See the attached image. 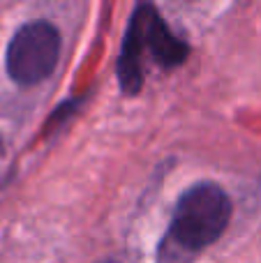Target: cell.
Instances as JSON below:
<instances>
[{
  "label": "cell",
  "instance_id": "6da1fadb",
  "mask_svg": "<svg viewBox=\"0 0 261 263\" xmlns=\"http://www.w3.org/2000/svg\"><path fill=\"white\" fill-rule=\"evenodd\" d=\"M143 53L160 67H178L188 60L190 46L169 30L155 5H139L129 16L118 58V81L125 95H137L143 86Z\"/></svg>",
  "mask_w": 261,
  "mask_h": 263
},
{
  "label": "cell",
  "instance_id": "7a4b0ae2",
  "mask_svg": "<svg viewBox=\"0 0 261 263\" xmlns=\"http://www.w3.org/2000/svg\"><path fill=\"white\" fill-rule=\"evenodd\" d=\"M231 201L215 182H199L178 199L166 233L171 256H190L211 247L227 231L231 219Z\"/></svg>",
  "mask_w": 261,
  "mask_h": 263
},
{
  "label": "cell",
  "instance_id": "3957f363",
  "mask_svg": "<svg viewBox=\"0 0 261 263\" xmlns=\"http://www.w3.org/2000/svg\"><path fill=\"white\" fill-rule=\"evenodd\" d=\"M60 58V32L49 21H30L7 46V74L18 86H37L53 74Z\"/></svg>",
  "mask_w": 261,
  "mask_h": 263
},
{
  "label": "cell",
  "instance_id": "277c9868",
  "mask_svg": "<svg viewBox=\"0 0 261 263\" xmlns=\"http://www.w3.org/2000/svg\"><path fill=\"white\" fill-rule=\"evenodd\" d=\"M100 263H118V261H100Z\"/></svg>",
  "mask_w": 261,
  "mask_h": 263
}]
</instances>
